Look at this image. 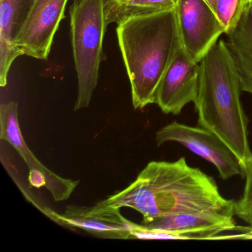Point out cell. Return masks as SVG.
Masks as SVG:
<instances>
[{
    "label": "cell",
    "instance_id": "30bf717a",
    "mask_svg": "<svg viewBox=\"0 0 252 252\" xmlns=\"http://www.w3.org/2000/svg\"><path fill=\"white\" fill-rule=\"evenodd\" d=\"M0 139L9 143L20 155L29 166V170H39L47 178L45 188L57 202L70 198L79 181L64 178L50 170L42 164L28 147L20 129L18 104L15 101L3 103L0 106Z\"/></svg>",
    "mask_w": 252,
    "mask_h": 252
},
{
    "label": "cell",
    "instance_id": "ba28073f",
    "mask_svg": "<svg viewBox=\"0 0 252 252\" xmlns=\"http://www.w3.org/2000/svg\"><path fill=\"white\" fill-rule=\"evenodd\" d=\"M198 85L199 63L181 47L160 80L156 104L165 114H179L187 104L195 101Z\"/></svg>",
    "mask_w": 252,
    "mask_h": 252
},
{
    "label": "cell",
    "instance_id": "3957f363",
    "mask_svg": "<svg viewBox=\"0 0 252 252\" xmlns=\"http://www.w3.org/2000/svg\"><path fill=\"white\" fill-rule=\"evenodd\" d=\"M117 36L134 108L156 104L160 80L182 47L175 8L126 19Z\"/></svg>",
    "mask_w": 252,
    "mask_h": 252
},
{
    "label": "cell",
    "instance_id": "5bb4252c",
    "mask_svg": "<svg viewBox=\"0 0 252 252\" xmlns=\"http://www.w3.org/2000/svg\"><path fill=\"white\" fill-rule=\"evenodd\" d=\"M178 0H129L121 3L106 4L107 25L119 23L130 17L174 9ZM106 3V2H105Z\"/></svg>",
    "mask_w": 252,
    "mask_h": 252
},
{
    "label": "cell",
    "instance_id": "ffe728a7",
    "mask_svg": "<svg viewBox=\"0 0 252 252\" xmlns=\"http://www.w3.org/2000/svg\"><path fill=\"white\" fill-rule=\"evenodd\" d=\"M209 5H210L211 8L213 10L214 5H215V2L216 0H205Z\"/></svg>",
    "mask_w": 252,
    "mask_h": 252
},
{
    "label": "cell",
    "instance_id": "52a82bcc",
    "mask_svg": "<svg viewBox=\"0 0 252 252\" xmlns=\"http://www.w3.org/2000/svg\"><path fill=\"white\" fill-rule=\"evenodd\" d=\"M68 0H33L15 40L20 56L46 60Z\"/></svg>",
    "mask_w": 252,
    "mask_h": 252
},
{
    "label": "cell",
    "instance_id": "7c38bea8",
    "mask_svg": "<svg viewBox=\"0 0 252 252\" xmlns=\"http://www.w3.org/2000/svg\"><path fill=\"white\" fill-rule=\"evenodd\" d=\"M33 0H0V86H6L10 67L20 56L15 40Z\"/></svg>",
    "mask_w": 252,
    "mask_h": 252
},
{
    "label": "cell",
    "instance_id": "e0dca14e",
    "mask_svg": "<svg viewBox=\"0 0 252 252\" xmlns=\"http://www.w3.org/2000/svg\"><path fill=\"white\" fill-rule=\"evenodd\" d=\"M29 181L30 185L36 188L46 187L47 178L43 172L39 170L29 171Z\"/></svg>",
    "mask_w": 252,
    "mask_h": 252
},
{
    "label": "cell",
    "instance_id": "9a60e30c",
    "mask_svg": "<svg viewBox=\"0 0 252 252\" xmlns=\"http://www.w3.org/2000/svg\"><path fill=\"white\" fill-rule=\"evenodd\" d=\"M246 8L245 0H216L213 11L225 29V34L232 30Z\"/></svg>",
    "mask_w": 252,
    "mask_h": 252
},
{
    "label": "cell",
    "instance_id": "8992f818",
    "mask_svg": "<svg viewBox=\"0 0 252 252\" xmlns=\"http://www.w3.org/2000/svg\"><path fill=\"white\" fill-rule=\"evenodd\" d=\"M175 10L181 46L199 63L225 29L205 0H178Z\"/></svg>",
    "mask_w": 252,
    "mask_h": 252
},
{
    "label": "cell",
    "instance_id": "9c48e42d",
    "mask_svg": "<svg viewBox=\"0 0 252 252\" xmlns=\"http://www.w3.org/2000/svg\"><path fill=\"white\" fill-rule=\"evenodd\" d=\"M120 209L96 205L90 207L71 205L61 215L54 212V217L60 225L80 228L99 238L132 239V231L138 225L122 216Z\"/></svg>",
    "mask_w": 252,
    "mask_h": 252
},
{
    "label": "cell",
    "instance_id": "44dd1931",
    "mask_svg": "<svg viewBox=\"0 0 252 252\" xmlns=\"http://www.w3.org/2000/svg\"><path fill=\"white\" fill-rule=\"evenodd\" d=\"M246 2V5H249V4H252V0H245Z\"/></svg>",
    "mask_w": 252,
    "mask_h": 252
},
{
    "label": "cell",
    "instance_id": "5b68a950",
    "mask_svg": "<svg viewBox=\"0 0 252 252\" xmlns=\"http://www.w3.org/2000/svg\"><path fill=\"white\" fill-rule=\"evenodd\" d=\"M156 144L175 142L205 159L218 169L222 179L243 175L238 159L215 134L201 126H191L173 122L159 129L156 135Z\"/></svg>",
    "mask_w": 252,
    "mask_h": 252
},
{
    "label": "cell",
    "instance_id": "4fadbf2b",
    "mask_svg": "<svg viewBox=\"0 0 252 252\" xmlns=\"http://www.w3.org/2000/svg\"><path fill=\"white\" fill-rule=\"evenodd\" d=\"M226 35L242 91L252 95V4L246 5L237 26Z\"/></svg>",
    "mask_w": 252,
    "mask_h": 252
},
{
    "label": "cell",
    "instance_id": "277c9868",
    "mask_svg": "<svg viewBox=\"0 0 252 252\" xmlns=\"http://www.w3.org/2000/svg\"><path fill=\"white\" fill-rule=\"evenodd\" d=\"M106 0H74L70 7V29L78 96L74 111L89 107L98 84L103 39L108 25Z\"/></svg>",
    "mask_w": 252,
    "mask_h": 252
},
{
    "label": "cell",
    "instance_id": "d6986e66",
    "mask_svg": "<svg viewBox=\"0 0 252 252\" xmlns=\"http://www.w3.org/2000/svg\"><path fill=\"white\" fill-rule=\"evenodd\" d=\"M243 220H244L245 222H248V223L249 224V225H251V226L252 227V214H251L250 215L246 217Z\"/></svg>",
    "mask_w": 252,
    "mask_h": 252
},
{
    "label": "cell",
    "instance_id": "2e32d148",
    "mask_svg": "<svg viewBox=\"0 0 252 252\" xmlns=\"http://www.w3.org/2000/svg\"><path fill=\"white\" fill-rule=\"evenodd\" d=\"M246 180L241 198L236 202V216L244 220L252 214V157L242 166Z\"/></svg>",
    "mask_w": 252,
    "mask_h": 252
},
{
    "label": "cell",
    "instance_id": "7a4b0ae2",
    "mask_svg": "<svg viewBox=\"0 0 252 252\" xmlns=\"http://www.w3.org/2000/svg\"><path fill=\"white\" fill-rule=\"evenodd\" d=\"M241 92L227 42L219 39L199 63L198 91L194 104L199 126L217 135L243 166L252 153Z\"/></svg>",
    "mask_w": 252,
    "mask_h": 252
},
{
    "label": "cell",
    "instance_id": "6da1fadb",
    "mask_svg": "<svg viewBox=\"0 0 252 252\" xmlns=\"http://www.w3.org/2000/svg\"><path fill=\"white\" fill-rule=\"evenodd\" d=\"M236 202L220 194L212 177L191 167L181 158L172 162H150L132 184L95 205L135 209L142 215V224H146L180 213L234 218Z\"/></svg>",
    "mask_w": 252,
    "mask_h": 252
},
{
    "label": "cell",
    "instance_id": "8fae6325",
    "mask_svg": "<svg viewBox=\"0 0 252 252\" xmlns=\"http://www.w3.org/2000/svg\"><path fill=\"white\" fill-rule=\"evenodd\" d=\"M141 225L150 231L172 234L177 240H217L222 233L240 229L233 217L213 214H175Z\"/></svg>",
    "mask_w": 252,
    "mask_h": 252
},
{
    "label": "cell",
    "instance_id": "ac0fdd59",
    "mask_svg": "<svg viewBox=\"0 0 252 252\" xmlns=\"http://www.w3.org/2000/svg\"><path fill=\"white\" fill-rule=\"evenodd\" d=\"M129 0H106V4L121 3V2H126Z\"/></svg>",
    "mask_w": 252,
    "mask_h": 252
}]
</instances>
